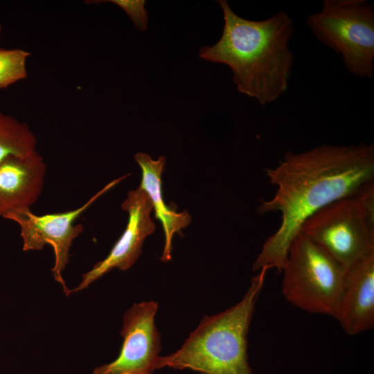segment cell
<instances>
[{"label": "cell", "mask_w": 374, "mask_h": 374, "mask_svg": "<svg viewBox=\"0 0 374 374\" xmlns=\"http://www.w3.org/2000/svg\"><path fill=\"white\" fill-rule=\"evenodd\" d=\"M127 176L123 175L112 181L83 205L74 210L37 215L30 208H23L12 211L3 217L15 222L20 227L24 251L41 250L46 244L52 247L55 264L51 271L55 280L62 285L66 295L72 292L66 287L62 272L69 262V251L73 241L84 229L82 224H75V221L98 197Z\"/></svg>", "instance_id": "7"}, {"label": "cell", "mask_w": 374, "mask_h": 374, "mask_svg": "<svg viewBox=\"0 0 374 374\" xmlns=\"http://www.w3.org/2000/svg\"><path fill=\"white\" fill-rule=\"evenodd\" d=\"M267 270L252 278L242 299L229 309L205 315L175 353L159 357L157 368L191 369L201 374H252L247 335Z\"/></svg>", "instance_id": "3"}, {"label": "cell", "mask_w": 374, "mask_h": 374, "mask_svg": "<svg viewBox=\"0 0 374 374\" xmlns=\"http://www.w3.org/2000/svg\"><path fill=\"white\" fill-rule=\"evenodd\" d=\"M37 151V138L28 125L0 111V163L10 157H26Z\"/></svg>", "instance_id": "13"}, {"label": "cell", "mask_w": 374, "mask_h": 374, "mask_svg": "<svg viewBox=\"0 0 374 374\" xmlns=\"http://www.w3.org/2000/svg\"><path fill=\"white\" fill-rule=\"evenodd\" d=\"M335 318L348 335L374 326V254L346 270Z\"/></svg>", "instance_id": "10"}, {"label": "cell", "mask_w": 374, "mask_h": 374, "mask_svg": "<svg viewBox=\"0 0 374 374\" xmlns=\"http://www.w3.org/2000/svg\"><path fill=\"white\" fill-rule=\"evenodd\" d=\"M121 208L128 213L125 231L107 256L82 275L80 283L72 292L86 289L114 268L122 271L130 269L141 255L145 238L154 232L155 224L150 217L153 206L144 190L139 187L130 190Z\"/></svg>", "instance_id": "9"}, {"label": "cell", "mask_w": 374, "mask_h": 374, "mask_svg": "<svg viewBox=\"0 0 374 374\" xmlns=\"http://www.w3.org/2000/svg\"><path fill=\"white\" fill-rule=\"evenodd\" d=\"M346 270L299 233L290 244L282 269V293L302 310L334 317Z\"/></svg>", "instance_id": "6"}, {"label": "cell", "mask_w": 374, "mask_h": 374, "mask_svg": "<svg viewBox=\"0 0 374 374\" xmlns=\"http://www.w3.org/2000/svg\"><path fill=\"white\" fill-rule=\"evenodd\" d=\"M265 172L276 190L257 211L261 215L279 212L281 223L265 242L253 269L280 272L290 244L307 218L373 180L374 145L362 142L322 145L299 153L288 151L276 167L267 168Z\"/></svg>", "instance_id": "1"}, {"label": "cell", "mask_w": 374, "mask_h": 374, "mask_svg": "<svg viewBox=\"0 0 374 374\" xmlns=\"http://www.w3.org/2000/svg\"><path fill=\"white\" fill-rule=\"evenodd\" d=\"M134 160L142 172L139 187L150 197L154 209L155 217L161 222L163 229L165 244L161 260L168 262L172 258V241L174 235L181 234V231L190 224L191 217L186 211L177 213L167 206L163 201L161 175L166 164V157L160 156L157 160H154L147 153L137 152L134 155Z\"/></svg>", "instance_id": "12"}, {"label": "cell", "mask_w": 374, "mask_h": 374, "mask_svg": "<svg viewBox=\"0 0 374 374\" xmlns=\"http://www.w3.org/2000/svg\"><path fill=\"white\" fill-rule=\"evenodd\" d=\"M109 2L121 8L129 16L134 26L140 31L148 27V13L144 0H110Z\"/></svg>", "instance_id": "15"}, {"label": "cell", "mask_w": 374, "mask_h": 374, "mask_svg": "<svg viewBox=\"0 0 374 374\" xmlns=\"http://www.w3.org/2000/svg\"><path fill=\"white\" fill-rule=\"evenodd\" d=\"M307 26L320 42L341 55L350 73L373 79L374 10L366 0H323Z\"/></svg>", "instance_id": "5"}, {"label": "cell", "mask_w": 374, "mask_h": 374, "mask_svg": "<svg viewBox=\"0 0 374 374\" xmlns=\"http://www.w3.org/2000/svg\"><path fill=\"white\" fill-rule=\"evenodd\" d=\"M30 53L21 48H0V89L25 79Z\"/></svg>", "instance_id": "14"}, {"label": "cell", "mask_w": 374, "mask_h": 374, "mask_svg": "<svg viewBox=\"0 0 374 374\" xmlns=\"http://www.w3.org/2000/svg\"><path fill=\"white\" fill-rule=\"evenodd\" d=\"M46 166L37 152L20 157H10L0 163V217L23 208H30L42 193Z\"/></svg>", "instance_id": "11"}, {"label": "cell", "mask_w": 374, "mask_h": 374, "mask_svg": "<svg viewBox=\"0 0 374 374\" xmlns=\"http://www.w3.org/2000/svg\"><path fill=\"white\" fill-rule=\"evenodd\" d=\"M300 233L345 269L374 254V184L321 208L304 221Z\"/></svg>", "instance_id": "4"}, {"label": "cell", "mask_w": 374, "mask_h": 374, "mask_svg": "<svg viewBox=\"0 0 374 374\" xmlns=\"http://www.w3.org/2000/svg\"><path fill=\"white\" fill-rule=\"evenodd\" d=\"M158 303L154 301L133 304L123 316V341L118 357L97 366L92 374H152L161 351V335L154 320Z\"/></svg>", "instance_id": "8"}, {"label": "cell", "mask_w": 374, "mask_h": 374, "mask_svg": "<svg viewBox=\"0 0 374 374\" xmlns=\"http://www.w3.org/2000/svg\"><path fill=\"white\" fill-rule=\"evenodd\" d=\"M217 2L224 21L221 37L202 47L199 57L229 66L238 91L260 105L275 101L287 90L292 74V19L279 11L264 20H249L236 15L227 1Z\"/></svg>", "instance_id": "2"}, {"label": "cell", "mask_w": 374, "mask_h": 374, "mask_svg": "<svg viewBox=\"0 0 374 374\" xmlns=\"http://www.w3.org/2000/svg\"><path fill=\"white\" fill-rule=\"evenodd\" d=\"M1 31H2V26H1V24H0V35H1Z\"/></svg>", "instance_id": "16"}]
</instances>
